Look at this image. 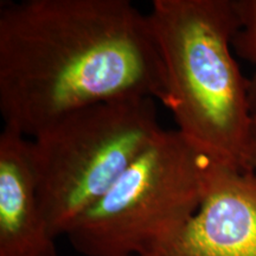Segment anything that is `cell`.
I'll return each mask as SVG.
<instances>
[{
  "label": "cell",
  "instance_id": "cell-6",
  "mask_svg": "<svg viewBox=\"0 0 256 256\" xmlns=\"http://www.w3.org/2000/svg\"><path fill=\"white\" fill-rule=\"evenodd\" d=\"M0 256H57L56 238L40 206L30 139L0 134Z\"/></svg>",
  "mask_w": 256,
  "mask_h": 256
},
{
  "label": "cell",
  "instance_id": "cell-3",
  "mask_svg": "<svg viewBox=\"0 0 256 256\" xmlns=\"http://www.w3.org/2000/svg\"><path fill=\"white\" fill-rule=\"evenodd\" d=\"M216 164L177 130H164L66 232L82 256H142L200 209Z\"/></svg>",
  "mask_w": 256,
  "mask_h": 256
},
{
  "label": "cell",
  "instance_id": "cell-5",
  "mask_svg": "<svg viewBox=\"0 0 256 256\" xmlns=\"http://www.w3.org/2000/svg\"><path fill=\"white\" fill-rule=\"evenodd\" d=\"M142 256H256V172L216 165L194 216Z\"/></svg>",
  "mask_w": 256,
  "mask_h": 256
},
{
  "label": "cell",
  "instance_id": "cell-2",
  "mask_svg": "<svg viewBox=\"0 0 256 256\" xmlns=\"http://www.w3.org/2000/svg\"><path fill=\"white\" fill-rule=\"evenodd\" d=\"M147 18L177 130L216 165L246 170L252 113L249 81L232 51L238 2L153 0Z\"/></svg>",
  "mask_w": 256,
  "mask_h": 256
},
{
  "label": "cell",
  "instance_id": "cell-1",
  "mask_svg": "<svg viewBox=\"0 0 256 256\" xmlns=\"http://www.w3.org/2000/svg\"><path fill=\"white\" fill-rule=\"evenodd\" d=\"M166 104L147 14L130 0L0 4V113L34 138L64 115L124 98Z\"/></svg>",
  "mask_w": 256,
  "mask_h": 256
},
{
  "label": "cell",
  "instance_id": "cell-8",
  "mask_svg": "<svg viewBox=\"0 0 256 256\" xmlns=\"http://www.w3.org/2000/svg\"><path fill=\"white\" fill-rule=\"evenodd\" d=\"M246 170L256 172V118L252 116V128L249 140L247 158H246Z\"/></svg>",
  "mask_w": 256,
  "mask_h": 256
},
{
  "label": "cell",
  "instance_id": "cell-7",
  "mask_svg": "<svg viewBox=\"0 0 256 256\" xmlns=\"http://www.w3.org/2000/svg\"><path fill=\"white\" fill-rule=\"evenodd\" d=\"M240 28L232 40L240 56L255 66V75L249 81V100L252 116L256 118V0H238Z\"/></svg>",
  "mask_w": 256,
  "mask_h": 256
},
{
  "label": "cell",
  "instance_id": "cell-4",
  "mask_svg": "<svg viewBox=\"0 0 256 256\" xmlns=\"http://www.w3.org/2000/svg\"><path fill=\"white\" fill-rule=\"evenodd\" d=\"M156 104L136 96L88 106L31 138L40 206L56 238L66 236L164 130Z\"/></svg>",
  "mask_w": 256,
  "mask_h": 256
}]
</instances>
